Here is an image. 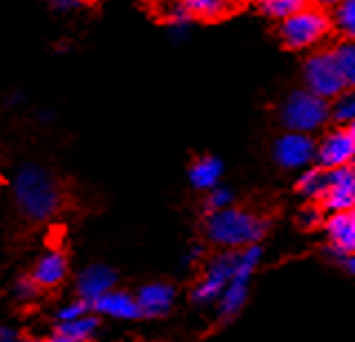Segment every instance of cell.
<instances>
[{"instance_id": "obj_1", "label": "cell", "mask_w": 355, "mask_h": 342, "mask_svg": "<svg viewBox=\"0 0 355 342\" xmlns=\"http://www.w3.org/2000/svg\"><path fill=\"white\" fill-rule=\"evenodd\" d=\"M87 203L78 180L64 171L42 164H25L14 182V240L18 247L42 227H51L67 218H83Z\"/></svg>"}, {"instance_id": "obj_2", "label": "cell", "mask_w": 355, "mask_h": 342, "mask_svg": "<svg viewBox=\"0 0 355 342\" xmlns=\"http://www.w3.org/2000/svg\"><path fill=\"white\" fill-rule=\"evenodd\" d=\"M202 229L207 240L218 247L247 249L266 234L269 220L249 207H225L220 212L207 214Z\"/></svg>"}, {"instance_id": "obj_3", "label": "cell", "mask_w": 355, "mask_h": 342, "mask_svg": "<svg viewBox=\"0 0 355 342\" xmlns=\"http://www.w3.org/2000/svg\"><path fill=\"white\" fill-rule=\"evenodd\" d=\"M333 31V20L329 12L320 5H311L300 9V12L280 20L275 34L280 38L282 47L288 51L306 49L318 45Z\"/></svg>"}, {"instance_id": "obj_4", "label": "cell", "mask_w": 355, "mask_h": 342, "mask_svg": "<svg viewBox=\"0 0 355 342\" xmlns=\"http://www.w3.org/2000/svg\"><path fill=\"white\" fill-rule=\"evenodd\" d=\"M67 278H69V253L53 247L31 264L22 284L36 296H53L62 289Z\"/></svg>"}, {"instance_id": "obj_5", "label": "cell", "mask_w": 355, "mask_h": 342, "mask_svg": "<svg viewBox=\"0 0 355 342\" xmlns=\"http://www.w3.org/2000/svg\"><path fill=\"white\" fill-rule=\"evenodd\" d=\"M304 78L309 89L322 98H327V101L342 98L344 94L351 92V87L344 80L342 69L331 49L311 53L304 62Z\"/></svg>"}, {"instance_id": "obj_6", "label": "cell", "mask_w": 355, "mask_h": 342, "mask_svg": "<svg viewBox=\"0 0 355 342\" xmlns=\"http://www.w3.org/2000/svg\"><path fill=\"white\" fill-rule=\"evenodd\" d=\"M331 116V107L327 98H322L313 92H295L286 98L282 107V123L291 131H311L320 127Z\"/></svg>"}, {"instance_id": "obj_7", "label": "cell", "mask_w": 355, "mask_h": 342, "mask_svg": "<svg viewBox=\"0 0 355 342\" xmlns=\"http://www.w3.org/2000/svg\"><path fill=\"white\" fill-rule=\"evenodd\" d=\"M327 212H351L355 209V171L353 167H322L320 189L313 196Z\"/></svg>"}, {"instance_id": "obj_8", "label": "cell", "mask_w": 355, "mask_h": 342, "mask_svg": "<svg viewBox=\"0 0 355 342\" xmlns=\"http://www.w3.org/2000/svg\"><path fill=\"white\" fill-rule=\"evenodd\" d=\"M258 260H260V247H247L238 258V267H236V273H233L231 282L227 284L225 293H222L220 298V316L222 318H233L240 307L244 305V300H247V289H249V280L251 275L255 271V267H258Z\"/></svg>"}, {"instance_id": "obj_9", "label": "cell", "mask_w": 355, "mask_h": 342, "mask_svg": "<svg viewBox=\"0 0 355 342\" xmlns=\"http://www.w3.org/2000/svg\"><path fill=\"white\" fill-rule=\"evenodd\" d=\"M238 258H240V253H222V256H216L211 260L205 271V278L200 280L193 289V300L211 302L225 293L227 284L231 282L233 273H236Z\"/></svg>"}, {"instance_id": "obj_10", "label": "cell", "mask_w": 355, "mask_h": 342, "mask_svg": "<svg viewBox=\"0 0 355 342\" xmlns=\"http://www.w3.org/2000/svg\"><path fill=\"white\" fill-rule=\"evenodd\" d=\"M318 160L320 167L324 169H336V167H347L355 158V138L347 129H338L329 134L318 147Z\"/></svg>"}, {"instance_id": "obj_11", "label": "cell", "mask_w": 355, "mask_h": 342, "mask_svg": "<svg viewBox=\"0 0 355 342\" xmlns=\"http://www.w3.org/2000/svg\"><path fill=\"white\" fill-rule=\"evenodd\" d=\"M249 0H184L189 20L205 25H216L242 12Z\"/></svg>"}, {"instance_id": "obj_12", "label": "cell", "mask_w": 355, "mask_h": 342, "mask_svg": "<svg viewBox=\"0 0 355 342\" xmlns=\"http://www.w3.org/2000/svg\"><path fill=\"white\" fill-rule=\"evenodd\" d=\"M315 156V142L309 136L291 131V134L282 136L275 145V160L282 167H302L311 158Z\"/></svg>"}, {"instance_id": "obj_13", "label": "cell", "mask_w": 355, "mask_h": 342, "mask_svg": "<svg viewBox=\"0 0 355 342\" xmlns=\"http://www.w3.org/2000/svg\"><path fill=\"white\" fill-rule=\"evenodd\" d=\"M327 234L340 256L355 253V216L351 212H338L327 220Z\"/></svg>"}, {"instance_id": "obj_14", "label": "cell", "mask_w": 355, "mask_h": 342, "mask_svg": "<svg viewBox=\"0 0 355 342\" xmlns=\"http://www.w3.org/2000/svg\"><path fill=\"white\" fill-rule=\"evenodd\" d=\"M173 302V289L169 284H149L138 296L140 311L147 316H160Z\"/></svg>"}, {"instance_id": "obj_15", "label": "cell", "mask_w": 355, "mask_h": 342, "mask_svg": "<svg viewBox=\"0 0 355 342\" xmlns=\"http://www.w3.org/2000/svg\"><path fill=\"white\" fill-rule=\"evenodd\" d=\"M222 173V164L220 160H216L214 156H202L196 158L191 162V169H189V176H191V182L198 187V189H211L216 187L218 178Z\"/></svg>"}, {"instance_id": "obj_16", "label": "cell", "mask_w": 355, "mask_h": 342, "mask_svg": "<svg viewBox=\"0 0 355 342\" xmlns=\"http://www.w3.org/2000/svg\"><path fill=\"white\" fill-rule=\"evenodd\" d=\"M251 3L258 7L264 16H271V18H277V20L291 16V14L300 12V9H304V7L318 5L315 0H251Z\"/></svg>"}, {"instance_id": "obj_17", "label": "cell", "mask_w": 355, "mask_h": 342, "mask_svg": "<svg viewBox=\"0 0 355 342\" xmlns=\"http://www.w3.org/2000/svg\"><path fill=\"white\" fill-rule=\"evenodd\" d=\"M149 12L166 25L184 23L189 20L184 0H149Z\"/></svg>"}, {"instance_id": "obj_18", "label": "cell", "mask_w": 355, "mask_h": 342, "mask_svg": "<svg viewBox=\"0 0 355 342\" xmlns=\"http://www.w3.org/2000/svg\"><path fill=\"white\" fill-rule=\"evenodd\" d=\"M333 56H336L342 76L351 89H355V40L353 38H342V42L331 47Z\"/></svg>"}, {"instance_id": "obj_19", "label": "cell", "mask_w": 355, "mask_h": 342, "mask_svg": "<svg viewBox=\"0 0 355 342\" xmlns=\"http://www.w3.org/2000/svg\"><path fill=\"white\" fill-rule=\"evenodd\" d=\"M103 309H107V311L116 314V316H140V305L138 300H133V298L125 296V293H103V298H100L98 302Z\"/></svg>"}, {"instance_id": "obj_20", "label": "cell", "mask_w": 355, "mask_h": 342, "mask_svg": "<svg viewBox=\"0 0 355 342\" xmlns=\"http://www.w3.org/2000/svg\"><path fill=\"white\" fill-rule=\"evenodd\" d=\"M111 282H114V273L107 271V269H92V271H87L85 273V278H83V291L87 296H103Z\"/></svg>"}, {"instance_id": "obj_21", "label": "cell", "mask_w": 355, "mask_h": 342, "mask_svg": "<svg viewBox=\"0 0 355 342\" xmlns=\"http://www.w3.org/2000/svg\"><path fill=\"white\" fill-rule=\"evenodd\" d=\"M336 23L344 38L355 40V0H342L336 7Z\"/></svg>"}, {"instance_id": "obj_22", "label": "cell", "mask_w": 355, "mask_h": 342, "mask_svg": "<svg viewBox=\"0 0 355 342\" xmlns=\"http://www.w3.org/2000/svg\"><path fill=\"white\" fill-rule=\"evenodd\" d=\"M229 205H231V194L227 189H214L207 196L205 209H207V214H214V212H220V209H225Z\"/></svg>"}, {"instance_id": "obj_23", "label": "cell", "mask_w": 355, "mask_h": 342, "mask_svg": "<svg viewBox=\"0 0 355 342\" xmlns=\"http://www.w3.org/2000/svg\"><path fill=\"white\" fill-rule=\"evenodd\" d=\"M333 116L338 120H353L355 118V94L338 98V107L333 109Z\"/></svg>"}, {"instance_id": "obj_24", "label": "cell", "mask_w": 355, "mask_h": 342, "mask_svg": "<svg viewBox=\"0 0 355 342\" xmlns=\"http://www.w3.org/2000/svg\"><path fill=\"white\" fill-rule=\"evenodd\" d=\"M33 342H85L80 338H76L73 334H67V331H58L55 336L51 338H42V340H33Z\"/></svg>"}, {"instance_id": "obj_25", "label": "cell", "mask_w": 355, "mask_h": 342, "mask_svg": "<svg viewBox=\"0 0 355 342\" xmlns=\"http://www.w3.org/2000/svg\"><path fill=\"white\" fill-rule=\"evenodd\" d=\"M315 3L320 5V7H324V9H329V7H338L342 0H315Z\"/></svg>"}, {"instance_id": "obj_26", "label": "cell", "mask_w": 355, "mask_h": 342, "mask_svg": "<svg viewBox=\"0 0 355 342\" xmlns=\"http://www.w3.org/2000/svg\"><path fill=\"white\" fill-rule=\"evenodd\" d=\"M344 264H347V269H349L351 273H355V253H349L347 260H344Z\"/></svg>"}, {"instance_id": "obj_27", "label": "cell", "mask_w": 355, "mask_h": 342, "mask_svg": "<svg viewBox=\"0 0 355 342\" xmlns=\"http://www.w3.org/2000/svg\"><path fill=\"white\" fill-rule=\"evenodd\" d=\"M349 131H351V134H353V138H355V118L351 120V125H349Z\"/></svg>"}, {"instance_id": "obj_28", "label": "cell", "mask_w": 355, "mask_h": 342, "mask_svg": "<svg viewBox=\"0 0 355 342\" xmlns=\"http://www.w3.org/2000/svg\"><path fill=\"white\" fill-rule=\"evenodd\" d=\"M353 171H355V162H353Z\"/></svg>"}]
</instances>
